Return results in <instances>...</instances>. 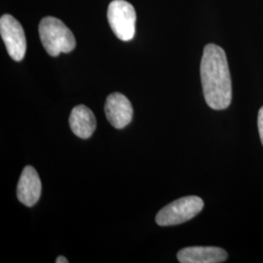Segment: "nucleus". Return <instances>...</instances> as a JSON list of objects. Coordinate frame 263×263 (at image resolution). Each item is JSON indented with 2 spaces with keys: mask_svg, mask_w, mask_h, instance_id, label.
Returning <instances> with one entry per match:
<instances>
[{
  "mask_svg": "<svg viewBox=\"0 0 263 263\" xmlns=\"http://www.w3.org/2000/svg\"><path fill=\"white\" fill-rule=\"evenodd\" d=\"M203 208L204 202L200 197L179 198L160 211L156 216V223L160 226H178L195 217Z\"/></svg>",
  "mask_w": 263,
  "mask_h": 263,
  "instance_id": "nucleus-3",
  "label": "nucleus"
},
{
  "mask_svg": "<svg viewBox=\"0 0 263 263\" xmlns=\"http://www.w3.org/2000/svg\"><path fill=\"white\" fill-rule=\"evenodd\" d=\"M0 34L9 56L21 62L27 51V39L22 25L13 16L3 15L0 18Z\"/></svg>",
  "mask_w": 263,
  "mask_h": 263,
  "instance_id": "nucleus-5",
  "label": "nucleus"
},
{
  "mask_svg": "<svg viewBox=\"0 0 263 263\" xmlns=\"http://www.w3.org/2000/svg\"><path fill=\"white\" fill-rule=\"evenodd\" d=\"M38 31L41 43L50 56L69 53L76 48L73 33L61 20L55 17H45L41 20Z\"/></svg>",
  "mask_w": 263,
  "mask_h": 263,
  "instance_id": "nucleus-2",
  "label": "nucleus"
},
{
  "mask_svg": "<svg viewBox=\"0 0 263 263\" xmlns=\"http://www.w3.org/2000/svg\"><path fill=\"white\" fill-rule=\"evenodd\" d=\"M200 72L208 105L215 110L226 109L232 101V82L224 50L216 44H208Z\"/></svg>",
  "mask_w": 263,
  "mask_h": 263,
  "instance_id": "nucleus-1",
  "label": "nucleus"
},
{
  "mask_svg": "<svg viewBox=\"0 0 263 263\" xmlns=\"http://www.w3.org/2000/svg\"><path fill=\"white\" fill-rule=\"evenodd\" d=\"M257 127H258V132H259V137L260 141L263 145V106L258 111V117H257Z\"/></svg>",
  "mask_w": 263,
  "mask_h": 263,
  "instance_id": "nucleus-10",
  "label": "nucleus"
},
{
  "mask_svg": "<svg viewBox=\"0 0 263 263\" xmlns=\"http://www.w3.org/2000/svg\"><path fill=\"white\" fill-rule=\"evenodd\" d=\"M69 126L71 131L78 138L89 139L97 127V120L93 111L85 105H77L69 116Z\"/></svg>",
  "mask_w": 263,
  "mask_h": 263,
  "instance_id": "nucleus-9",
  "label": "nucleus"
},
{
  "mask_svg": "<svg viewBox=\"0 0 263 263\" xmlns=\"http://www.w3.org/2000/svg\"><path fill=\"white\" fill-rule=\"evenodd\" d=\"M104 112L107 120L116 129H123L129 125L133 118L131 102L120 93L110 94L105 102Z\"/></svg>",
  "mask_w": 263,
  "mask_h": 263,
  "instance_id": "nucleus-6",
  "label": "nucleus"
},
{
  "mask_svg": "<svg viewBox=\"0 0 263 263\" xmlns=\"http://www.w3.org/2000/svg\"><path fill=\"white\" fill-rule=\"evenodd\" d=\"M57 263H68V260L65 256H59L56 259Z\"/></svg>",
  "mask_w": 263,
  "mask_h": 263,
  "instance_id": "nucleus-11",
  "label": "nucleus"
},
{
  "mask_svg": "<svg viewBox=\"0 0 263 263\" xmlns=\"http://www.w3.org/2000/svg\"><path fill=\"white\" fill-rule=\"evenodd\" d=\"M228 254L217 247H189L178 253V260L181 263L224 262Z\"/></svg>",
  "mask_w": 263,
  "mask_h": 263,
  "instance_id": "nucleus-8",
  "label": "nucleus"
},
{
  "mask_svg": "<svg viewBox=\"0 0 263 263\" xmlns=\"http://www.w3.org/2000/svg\"><path fill=\"white\" fill-rule=\"evenodd\" d=\"M41 180L36 170L27 166L23 170L17 187V196L20 202L27 207L34 206L41 195Z\"/></svg>",
  "mask_w": 263,
  "mask_h": 263,
  "instance_id": "nucleus-7",
  "label": "nucleus"
},
{
  "mask_svg": "<svg viewBox=\"0 0 263 263\" xmlns=\"http://www.w3.org/2000/svg\"><path fill=\"white\" fill-rule=\"evenodd\" d=\"M107 21L116 37L130 41L136 33L137 14L131 3L125 0H113L107 8Z\"/></svg>",
  "mask_w": 263,
  "mask_h": 263,
  "instance_id": "nucleus-4",
  "label": "nucleus"
}]
</instances>
